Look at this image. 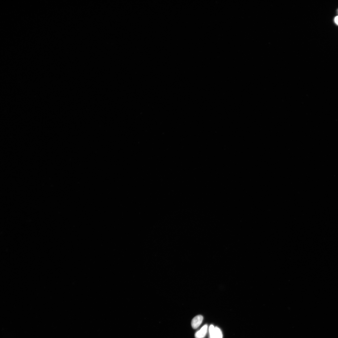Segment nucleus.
<instances>
[{
  "label": "nucleus",
  "instance_id": "nucleus-1",
  "mask_svg": "<svg viewBox=\"0 0 338 338\" xmlns=\"http://www.w3.org/2000/svg\"><path fill=\"white\" fill-rule=\"evenodd\" d=\"M203 320V317L202 315L196 316L192 320L191 325L192 327L194 329H197L201 324Z\"/></svg>",
  "mask_w": 338,
  "mask_h": 338
},
{
  "label": "nucleus",
  "instance_id": "nucleus-3",
  "mask_svg": "<svg viewBox=\"0 0 338 338\" xmlns=\"http://www.w3.org/2000/svg\"><path fill=\"white\" fill-rule=\"evenodd\" d=\"M223 335L222 331L218 327H215V338H222Z\"/></svg>",
  "mask_w": 338,
  "mask_h": 338
},
{
  "label": "nucleus",
  "instance_id": "nucleus-5",
  "mask_svg": "<svg viewBox=\"0 0 338 338\" xmlns=\"http://www.w3.org/2000/svg\"><path fill=\"white\" fill-rule=\"evenodd\" d=\"M335 21L337 24L338 25V16H337L335 18Z\"/></svg>",
  "mask_w": 338,
  "mask_h": 338
},
{
  "label": "nucleus",
  "instance_id": "nucleus-2",
  "mask_svg": "<svg viewBox=\"0 0 338 338\" xmlns=\"http://www.w3.org/2000/svg\"><path fill=\"white\" fill-rule=\"evenodd\" d=\"M208 329V325H205L199 330L196 332L195 337L196 338H202L205 337L206 334Z\"/></svg>",
  "mask_w": 338,
  "mask_h": 338
},
{
  "label": "nucleus",
  "instance_id": "nucleus-4",
  "mask_svg": "<svg viewBox=\"0 0 338 338\" xmlns=\"http://www.w3.org/2000/svg\"><path fill=\"white\" fill-rule=\"evenodd\" d=\"M215 328L214 325H211L209 328V332L210 338H215Z\"/></svg>",
  "mask_w": 338,
  "mask_h": 338
}]
</instances>
